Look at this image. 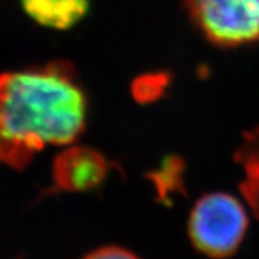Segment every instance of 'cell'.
Instances as JSON below:
<instances>
[{"mask_svg":"<svg viewBox=\"0 0 259 259\" xmlns=\"http://www.w3.org/2000/svg\"><path fill=\"white\" fill-rule=\"evenodd\" d=\"M86 115V96L70 65L0 74V161L23 169L45 146L70 144Z\"/></svg>","mask_w":259,"mask_h":259,"instance_id":"cell-1","label":"cell"},{"mask_svg":"<svg viewBox=\"0 0 259 259\" xmlns=\"http://www.w3.org/2000/svg\"><path fill=\"white\" fill-rule=\"evenodd\" d=\"M249 219L243 205L228 193H209L193 206L188 220V235L202 255L226 259L243 242Z\"/></svg>","mask_w":259,"mask_h":259,"instance_id":"cell-2","label":"cell"},{"mask_svg":"<svg viewBox=\"0 0 259 259\" xmlns=\"http://www.w3.org/2000/svg\"><path fill=\"white\" fill-rule=\"evenodd\" d=\"M185 4L213 44L239 47L259 41V0H185Z\"/></svg>","mask_w":259,"mask_h":259,"instance_id":"cell-3","label":"cell"},{"mask_svg":"<svg viewBox=\"0 0 259 259\" xmlns=\"http://www.w3.org/2000/svg\"><path fill=\"white\" fill-rule=\"evenodd\" d=\"M110 165L98 151L89 147H69L53 164V180L64 192H89L102 184Z\"/></svg>","mask_w":259,"mask_h":259,"instance_id":"cell-4","label":"cell"},{"mask_svg":"<svg viewBox=\"0 0 259 259\" xmlns=\"http://www.w3.org/2000/svg\"><path fill=\"white\" fill-rule=\"evenodd\" d=\"M25 12L38 24L68 29L89 11V0H21Z\"/></svg>","mask_w":259,"mask_h":259,"instance_id":"cell-5","label":"cell"},{"mask_svg":"<svg viewBox=\"0 0 259 259\" xmlns=\"http://www.w3.org/2000/svg\"><path fill=\"white\" fill-rule=\"evenodd\" d=\"M235 161L243 170V179L239 184L242 196L254 215L259 219V126L245 134L235 154Z\"/></svg>","mask_w":259,"mask_h":259,"instance_id":"cell-6","label":"cell"},{"mask_svg":"<svg viewBox=\"0 0 259 259\" xmlns=\"http://www.w3.org/2000/svg\"><path fill=\"white\" fill-rule=\"evenodd\" d=\"M152 181L156 185L161 198L180 191L183 181V161L175 157L165 160L161 164L160 169L152 174Z\"/></svg>","mask_w":259,"mask_h":259,"instance_id":"cell-7","label":"cell"},{"mask_svg":"<svg viewBox=\"0 0 259 259\" xmlns=\"http://www.w3.org/2000/svg\"><path fill=\"white\" fill-rule=\"evenodd\" d=\"M167 86L168 75L163 73L144 74L134 82L133 94L140 102H151L159 98Z\"/></svg>","mask_w":259,"mask_h":259,"instance_id":"cell-8","label":"cell"},{"mask_svg":"<svg viewBox=\"0 0 259 259\" xmlns=\"http://www.w3.org/2000/svg\"><path fill=\"white\" fill-rule=\"evenodd\" d=\"M82 259H140L137 254L119 246H103L86 254Z\"/></svg>","mask_w":259,"mask_h":259,"instance_id":"cell-9","label":"cell"}]
</instances>
